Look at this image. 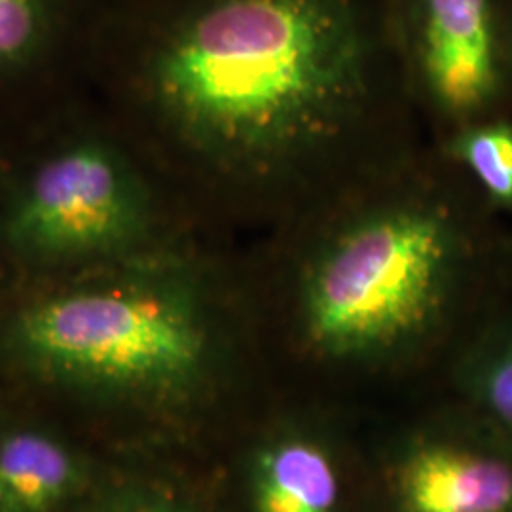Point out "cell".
<instances>
[{"label": "cell", "instance_id": "cell-1", "mask_svg": "<svg viewBox=\"0 0 512 512\" xmlns=\"http://www.w3.org/2000/svg\"><path fill=\"white\" fill-rule=\"evenodd\" d=\"M150 92L281 226L410 154L384 139L414 93L389 80L353 0H213L160 48Z\"/></svg>", "mask_w": 512, "mask_h": 512}, {"label": "cell", "instance_id": "cell-2", "mask_svg": "<svg viewBox=\"0 0 512 512\" xmlns=\"http://www.w3.org/2000/svg\"><path fill=\"white\" fill-rule=\"evenodd\" d=\"M414 160L404 156L283 226L300 239V330L321 355H389L439 321L465 234L429 167Z\"/></svg>", "mask_w": 512, "mask_h": 512}, {"label": "cell", "instance_id": "cell-3", "mask_svg": "<svg viewBox=\"0 0 512 512\" xmlns=\"http://www.w3.org/2000/svg\"><path fill=\"white\" fill-rule=\"evenodd\" d=\"M21 365L101 399H158L196 384L213 355L203 306L183 281L145 275L42 298L6 334Z\"/></svg>", "mask_w": 512, "mask_h": 512}, {"label": "cell", "instance_id": "cell-4", "mask_svg": "<svg viewBox=\"0 0 512 512\" xmlns=\"http://www.w3.org/2000/svg\"><path fill=\"white\" fill-rule=\"evenodd\" d=\"M148 226L143 184L112 150L86 143L38 169L6 236L25 255L67 260L122 251L143 241Z\"/></svg>", "mask_w": 512, "mask_h": 512}, {"label": "cell", "instance_id": "cell-5", "mask_svg": "<svg viewBox=\"0 0 512 512\" xmlns=\"http://www.w3.org/2000/svg\"><path fill=\"white\" fill-rule=\"evenodd\" d=\"M410 86L446 120H467L494 101L499 61L490 0H418Z\"/></svg>", "mask_w": 512, "mask_h": 512}, {"label": "cell", "instance_id": "cell-6", "mask_svg": "<svg viewBox=\"0 0 512 512\" xmlns=\"http://www.w3.org/2000/svg\"><path fill=\"white\" fill-rule=\"evenodd\" d=\"M406 512H512V467L454 446H425L401 469Z\"/></svg>", "mask_w": 512, "mask_h": 512}, {"label": "cell", "instance_id": "cell-7", "mask_svg": "<svg viewBox=\"0 0 512 512\" xmlns=\"http://www.w3.org/2000/svg\"><path fill=\"white\" fill-rule=\"evenodd\" d=\"M82 478L73 452L38 431H16L0 440V512H52Z\"/></svg>", "mask_w": 512, "mask_h": 512}, {"label": "cell", "instance_id": "cell-8", "mask_svg": "<svg viewBox=\"0 0 512 512\" xmlns=\"http://www.w3.org/2000/svg\"><path fill=\"white\" fill-rule=\"evenodd\" d=\"M338 499V471L310 440H281L256 459L255 512H334Z\"/></svg>", "mask_w": 512, "mask_h": 512}, {"label": "cell", "instance_id": "cell-9", "mask_svg": "<svg viewBox=\"0 0 512 512\" xmlns=\"http://www.w3.org/2000/svg\"><path fill=\"white\" fill-rule=\"evenodd\" d=\"M444 154L463 167L492 202L512 207V122L461 128L444 145Z\"/></svg>", "mask_w": 512, "mask_h": 512}, {"label": "cell", "instance_id": "cell-10", "mask_svg": "<svg viewBox=\"0 0 512 512\" xmlns=\"http://www.w3.org/2000/svg\"><path fill=\"white\" fill-rule=\"evenodd\" d=\"M40 10L37 0H0V63H16L37 44Z\"/></svg>", "mask_w": 512, "mask_h": 512}, {"label": "cell", "instance_id": "cell-11", "mask_svg": "<svg viewBox=\"0 0 512 512\" xmlns=\"http://www.w3.org/2000/svg\"><path fill=\"white\" fill-rule=\"evenodd\" d=\"M484 393L497 418L512 427V346L499 353L488 366Z\"/></svg>", "mask_w": 512, "mask_h": 512}, {"label": "cell", "instance_id": "cell-12", "mask_svg": "<svg viewBox=\"0 0 512 512\" xmlns=\"http://www.w3.org/2000/svg\"><path fill=\"white\" fill-rule=\"evenodd\" d=\"M105 512H181L173 509L171 505L162 503V501H154V499H143V497H131L124 499L116 505H112Z\"/></svg>", "mask_w": 512, "mask_h": 512}]
</instances>
